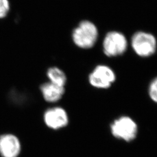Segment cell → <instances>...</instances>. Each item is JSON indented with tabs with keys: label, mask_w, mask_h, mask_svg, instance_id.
I'll return each mask as SVG.
<instances>
[{
	"label": "cell",
	"mask_w": 157,
	"mask_h": 157,
	"mask_svg": "<svg viewBox=\"0 0 157 157\" xmlns=\"http://www.w3.org/2000/svg\"><path fill=\"white\" fill-rule=\"evenodd\" d=\"M110 132L115 138L129 143L137 137L139 128L133 118L123 115L113 121L110 124Z\"/></svg>",
	"instance_id": "obj_2"
},
{
	"label": "cell",
	"mask_w": 157,
	"mask_h": 157,
	"mask_svg": "<svg viewBox=\"0 0 157 157\" xmlns=\"http://www.w3.org/2000/svg\"><path fill=\"white\" fill-rule=\"evenodd\" d=\"M50 82L58 86L65 87L67 83V76L61 69L57 67H52L48 69L47 72Z\"/></svg>",
	"instance_id": "obj_9"
},
{
	"label": "cell",
	"mask_w": 157,
	"mask_h": 157,
	"mask_svg": "<svg viewBox=\"0 0 157 157\" xmlns=\"http://www.w3.org/2000/svg\"><path fill=\"white\" fill-rule=\"evenodd\" d=\"M116 78V74L111 67L105 65H98L90 73L89 82L96 89H107L111 87Z\"/></svg>",
	"instance_id": "obj_5"
},
{
	"label": "cell",
	"mask_w": 157,
	"mask_h": 157,
	"mask_svg": "<svg viewBox=\"0 0 157 157\" xmlns=\"http://www.w3.org/2000/svg\"><path fill=\"white\" fill-rule=\"evenodd\" d=\"M128 47V41L124 34L118 31L108 32L102 42L104 53L108 57L123 55Z\"/></svg>",
	"instance_id": "obj_4"
},
{
	"label": "cell",
	"mask_w": 157,
	"mask_h": 157,
	"mask_svg": "<svg viewBox=\"0 0 157 157\" xmlns=\"http://www.w3.org/2000/svg\"><path fill=\"white\" fill-rule=\"evenodd\" d=\"M148 93L152 101L157 104V77L154 78L149 84Z\"/></svg>",
	"instance_id": "obj_10"
},
{
	"label": "cell",
	"mask_w": 157,
	"mask_h": 157,
	"mask_svg": "<svg viewBox=\"0 0 157 157\" xmlns=\"http://www.w3.org/2000/svg\"><path fill=\"white\" fill-rule=\"evenodd\" d=\"M10 8L8 0H0V18L6 17Z\"/></svg>",
	"instance_id": "obj_11"
},
{
	"label": "cell",
	"mask_w": 157,
	"mask_h": 157,
	"mask_svg": "<svg viewBox=\"0 0 157 157\" xmlns=\"http://www.w3.org/2000/svg\"><path fill=\"white\" fill-rule=\"evenodd\" d=\"M98 37V30L94 23L85 20L73 30L72 40L75 44L82 49L94 47Z\"/></svg>",
	"instance_id": "obj_1"
},
{
	"label": "cell",
	"mask_w": 157,
	"mask_h": 157,
	"mask_svg": "<svg viewBox=\"0 0 157 157\" xmlns=\"http://www.w3.org/2000/svg\"><path fill=\"white\" fill-rule=\"evenodd\" d=\"M41 94L45 101L48 102H56L62 98L65 93V87L47 82L40 87Z\"/></svg>",
	"instance_id": "obj_8"
},
{
	"label": "cell",
	"mask_w": 157,
	"mask_h": 157,
	"mask_svg": "<svg viewBox=\"0 0 157 157\" xmlns=\"http://www.w3.org/2000/svg\"><path fill=\"white\" fill-rule=\"evenodd\" d=\"M21 151V144L15 135L0 136V155L2 157H17Z\"/></svg>",
	"instance_id": "obj_7"
},
{
	"label": "cell",
	"mask_w": 157,
	"mask_h": 157,
	"mask_svg": "<svg viewBox=\"0 0 157 157\" xmlns=\"http://www.w3.org/2000/svg\"><path fill=\"white\" fill-rule=\"evenodd\" d=\"M44 121L49 128L57 130L67 126L69 117L67 112L63 108L53 107L44 112Z\"/></svg>",
	"instance_id": "obj_6"
},
{
	"label": "cell",
	"mask_w": 157,
	"mask_h": 157,
	"mask_svg": "<svg viewBox=\"0 0 157 157\" xmlns=\"http://www.w3.org/2000/svg\"><path fill=\"white\" fill-rule=\"evenodd\" d=\"M130 43L135 53L143 58L152 56L157 51V39L150 33L137 32L132 36Z\"/></svg>",
	"instance_id": "obj_3"
}]
</instances>
